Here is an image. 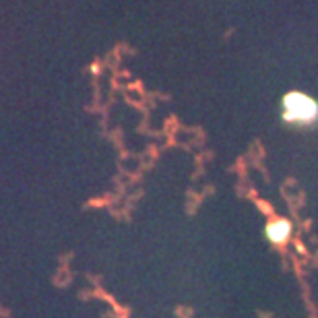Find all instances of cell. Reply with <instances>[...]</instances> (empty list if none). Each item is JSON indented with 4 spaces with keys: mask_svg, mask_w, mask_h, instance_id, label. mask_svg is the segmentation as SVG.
I'll return each instance as SVG.
<instances>
[{
    "mask_svg": "<svg viewBox=\"0 0 318 318\" xmlns=\"http://www.w3.org/2000/svg\"><path fill=\"white\" fill-rule=\"evenodd\" d=\"M281 120L295 131L318 126V99L304 91H287L281 97Z\"/></svg>",
    "mask_w": 318,
    "mask_h": 318,
    "instance_id": "1",
    "label": "cell"
},
{
    "mask_svg": "<svg viewBox=\"0 0 318 318\" xmlns=\"http://www.w3.org/2000/svg\"><path fill=\"white\" fill-rule=\"evenodd\" d=\"M265 240L269 242L275 248H283L292 242V236H293V223L287 219V217H273L265 223Z\"/></svg>",
    "mask_w": 318,
    "mask_h": 318,
    "instance_id": "2",
    "label": "cell"
}]
</instances>
